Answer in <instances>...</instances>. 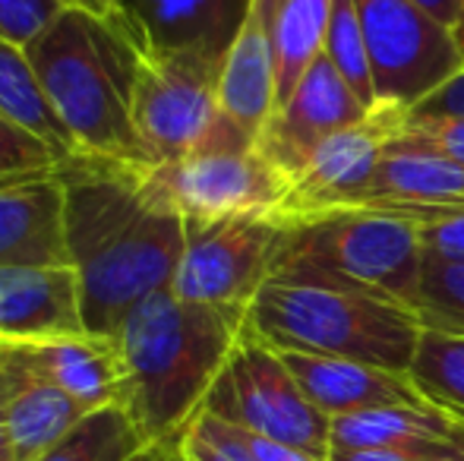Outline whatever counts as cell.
<instances>
[{
  "mask_svg": "<svg viewBox=\"0 0 464 461\" xmlns=\"http://www.w3.org/2000/svg\"><path fill=\"white\" fill-rule=\"evenodd\" d=\"M57 174L82 326L114 339L142 301L174 288L184 256V218L152 197L146 168L73 155Z\"/></svg>",
  "mask_w": 464,
  "mask_h": 461,
  "instance_id": "6da1fadb",
  "label": "cell"
},
{
  "mask_svg": "<svg viewBox=\"0 0 464 461\" xmlns=\"http://www.w3.org/2000/svg\"><path fill=\"white\" fill-rule=\"evenodd\" d=\"M246 326V307L180 301L161 291L117 329L123 360V408L155 449H178L206 408L215 379Z\"/></svg>",
  "mask_w": 464,
  "mask_h": 461,
  "instance_id": "7a4b0ae2",
  "label": "cell"
},
{
  "mask_svg": "<svg viewBox=\"0 0 464 461\" xmlns=\"http://www.w3.org/2000/svg\"><path fill=\"white\" fill-rule=\"evenodd\" d=\"M25 54L76 155L149 168L133 127L142 51L121 19L67 6Z\"/></svg>",
  "mask_w": 464,
  "mask_h": 461,
  "instance_id": "3957f363",
  "label": "cell"
},
{
  "mask_svg": "<svg viewBox=\"0 0 464 461\" xmlns=\"http://www.w3.org/2000/svg\"><path fill=\"white\" fill-rule=\"evenodd\" d=\"M246 332L276 351L408 373L423 326L414 307L392 297L269 278L246 307Z\"/></svg>",
  "mask_w": 464,
  "mask_h": 461,
  "instance_id": "277c9868",
  "label": "cell"
},
{
  "mask_svg": "<svg viewBox=\"0 0 464 461\" xmlns=\"http://www.w3.org/2000/svg\"><path fill=\"white\" fill-rule=\"evenodd\" d=\"M420 269L417 225L385 212L344 209L285 222L272 278L370 291L414 307Z\"/></svg>",
  "mask_w": 464,
  "mask_h": 461,
  "instance_id": "5b68a950",
  "label": "cell"
},
{
  "mask_svg": "<svg viewBox=\"0 0 464 461\" xmlns=\"http://www.w3.org/2000/svg\"><path fill=\"white\" fill-rule=\"evenodd\" d=\"M202 411L316 461L332 456V418L306 399L278 351L246 332V326Z\"/></svg>",
  "mask_w": 464,
  "mask_h": 461,
  "instance_id": "8992f818",
  "label": "cell"
},
{
  "mask_svg": "<svg viewBox=\"0 0 464 461\" xmlns=\"http://www.w3.org/2000/svg\"><path fill=\"white\" fill-rule=\"evenodd\" d=\"M367 42L376 105L417 111L464 73L455 32L411 0H354Z\"/></svg>",
  "mask_w": 464,
  "mask_h": 461,
  "instance_id": "52a82bcc",
  "label": "cell"
},
{
  "mask_svg": "<svg viewBox=\"0 0 464 461\" xmlns=\"http://www.w3.org/2000/svg\"><path fill=\"white\" fill-rule=\"evenodd\" d=\"M146 187L184 222L276 216L291 190L259 146H206L171 165L146 168Z\"/></svg>",
  "mask_w": 464,
  "mask_h": 461,
  "instance_id": "ba28073f",
  "label": "cell"
},
{
  "mask_svg": "<svg viewBox=\"0 0 464 461\" xmlns=\"http://www.w3.org/2000/svg\"><path fill=\"white\" fill-rule=\"evenodd\" d=\"M221 63L189 51L142 54L133 127L149 168L187 158L218 133L225 123L218 105Z\"/></svg>",
  "mask_w": 464,
  "mask_h": 461,
  "instance_id": "9c48e42d",
  "label": "cell"
},
{
  "mask_svg": "<svg viewBox=\"0 0 464 461\" xmlns=\"http://www.w3.org/2000/svg\"><path fill=\"white\" fill-rule=\"evenodd\" d=\"M281 240L285 222L276 216L184 222V256L171 291L193 303L250 307L276 272Z\"/></svg>",
  "mask_w": 464,
  "mask_h": 461,
  "instance_id": "30bf717a",
  "label": "cell"
},
{
  "mask_svg": "<svg viewBox=\"0 0 464 461\" xmlns=\"http://www.w3.org/2000/svg\"><path fill=\"white\" fill-rule=\"evenodd\" d=\"M404 117V111L376 105L367 120L325 136L313 149L306 165L294 174L287 199L278 212L281 222L351 209L367 193L385 146L401 133Z\"/></svg>",
  "mask_w": 464,
  "mask_h": 461,
  "instance_id": "8fae6325",
  "label": "cell"
},
{
  "mask_svg": "<svg viewBox=\"0 0 464 461\" xmlns=\"http://www.w3.org/2000/svg\"><path fill=\"white\" fill-rule=\"evenodd\" d=\"M351 209L385 212L420 228L446 212L464 209V161L401 127L385 146L367 193Z\"/></svg>",
  "mask_w": 464,
  "mask_h": 461,
  "instance_id": "7c38bea8",
  "label": "cell"
},
{
  "mask_svg": "<svg viewBox=\"0 0 464 461\" xmlns=\"http://www.w3.org/2000/svg\"><path fill=\"white\" fill-rule=\"evenodd\" d=\"M370 111L372 108L357 99V92L344 82V76L323 51L300 76L291 99L266 123L256 146L278 171L287 174V180H294V174L306 165L313 149L325 136L367 120Z\"/></svg>",
  "mask_w": 464,
  "mask_h": 461,
  "instance_id": "4fadbf2b",
  "label": "cell"
},
{
  "mask_svg": "<svg viewBox=\"0 0 464 461\" xmlns=\"http://www.w3.org/2000/svg\"><path fill=\"white\" fill-rule=\"evenodd\" d=\"M256 0H123L114 13L142 54H189L225 61Z\"/></svg>",
  "mask_w": 464,
  "mask_h": 461,
  "instance_id": "5bb4252c",
  "label": "cell"
},
{
  "mask_svg": "<svg viewBox=\"0 0 464 461\" xmlns=\"http://www.w3.org/2000/svg\"><path fill=\"white\" fill-rule=\"evenodd\" d=\"M86 332L73 265H0V341Z\"/></svg>",
  "mask_w": 464,
  "mask_h": 461,
  "instance_id": "9a60e30c",
  "label": "cell"
},
{
  "mask_svg": "<svg viewBox=\"0 0 464 461\" xmlns=\"http://www.w3.org/2000/svg\"><path fill=\"white\" fill-rule=\"evenodd\" d=\"M4 345L29 370L80 401L86 411L123 405V360L117 339L73 332L35 341H4Z\"/></svg>",
  "mask_w": 464,
  "mask_h": 461,
  "instance_id": "2e32d148",
  "label": "cell"
},
{
  "mask_svg": "<svg viewBox=\"0 0 464 461\" xmlns=\"http://www.w3.org/2000/svg\"><path fill=\"white\" fill-rule=\"evenodd\" d=\"M278 354L306 399L332 420L344 414L372 411V408L427 405L411 386L408 373H392V370L342 360V357H316L297 354V351H278Z\"/></svg>",
  "mask_w": 464,
  "mask_h": 461,
  "instance_id": "e0dca14e",
  "label": "cell"
},
{
  "mask_svg": "<svg viewBox=\"0 0 464 461\" xmlns=\"http://www.w3.org/2000/svg\"><path fill=\"white\" fill-rule=\"evenodd\" d=\"M57 171L0 187V265H70Z\"/></svg>",
  "mask_w": 464,
  "mask_h": 461,
  "instance_id": "ac0fdd59",
  "label": "cell"
},
{
  "mask_svg": "<svg viewBox=\"0 0 464 461\" xmlns=\"http://www.w3.org/2000/svg\"><path fill=\"white\" fill-rule=\"evenodd\" d=\"M6 367V443L13 461H38L61 443L82 418L86 408L63 389L29 370L0 341Z\"/></svg>",
  "mask_w": 464,
  "mask_h": 461,
  "instance_id": "d6986e66",
  "label": "cell"
},
{
  "mask_svg": "<svg viewBox=\"0 0 464 461\" xmlns=\"http://www.w3.org/2000/svg\"><path fill=\"white\" fill-rule=\"evenodd\" d=\"M218 105L227 120L237 123L256 142L272 114L278 111L272 38L269 25L256 10L250 13L240 35L234 38L231 51L225 54L218 76Z\"/></svg>",
  "mask_w": 464,
  "mask_h": 461,
  "instance_id": "ffe728a7",
  "label": "cell"
},
{
  "mask_svg": "<svg viewBox=\"0 0 464 461\" xmlns=\"http://www.w3.org/2000/svg\"><path fill=\"white\" fill-rule=\"evenodd\" d=\"M464 449V424L430 405L372 408L332 420V449Z\"/></svg>",
  "mask_w": 464,
  "mask_h": 461,
  "instance_id": "44dd1931",
  "label": "cell"
},
{
  "mask_svg": "<svg viewBox=\"0 0 464 461\" xmlns=\"http://www.w3.org/2000/svg\"><path fill=\"white\" fill-rule=\"evenodd\" d=\"M332 0H285L269 23L272 57H276L278 108L291 99L300 76L325 51Z\"/></svg>",
  "mask_w": 464,
  "mask_h": 461,
  "instance_id": "7402d4cb",
  "label": "cell"
},
{
  "mask_svg": "<svg viewBox=\"0 0 464 461\" xmlns=\"http://www.w3.org/2000/svg\"><path fill=\"white\" fill-rule=\"evenodd\" d=\"M0 114L16 120L19 127L32 130L38 139H44L63 161L73 158V142H70L63 123L57 120L42 82L29 63L25 48L0 38Z\"/></svg>",
  "mask_w": 464,
  "mask_h": 461,
  "instance_id": "603a6c76",
  "label": "cell"
},
{
  "mask_svg": "<svg viewBox=\"0 0 464 461\" xmlns=\"http://www.w3.org/2000/svg\"><path fill=\"white\" fill-rule=\"evenodd\" d=\"M149 449H155V446L146 443L127 408L108 405L89 411L38 461H136Z\"/></svg>",
  "mask_w": 464,
  "mask_h": 461,
  "instance_id": "cb8c5ba5",
  "label": "cell"
},
{
  "mask_svg": "<svg viewBox=\"0 0 464 461\" xmlns=\"http://www.w3.org/2000/svg\"><path fill=\"white\" fill-rule=\"evenodd\" d=\"M408 379L430 408L464 424V339L423 329Z\"/></svg>",
  "mask_w": 464,
  "mask_h": 461,
  "instance_id": "d4e9b609",
  "label": "cell"
},
{
  "mask_svg": "<svg viewBox=\"0 0 464 461\" xmlns=\"http://www.w3.org/2000/svg\"><path fill=\"white\" fill-rule=\"evenodd\" d=\"M414 310L423 329L464 339V263L423 256Z\"/></svg>",
  "mask_w": 464,
  "mask_h": 461,
  "instance_id": "484cf974",
  "label": "cell"
},
{
  "mask_svg": "<svg viewBox=\"0 0 464 461\" xmlns=\"http://www.w3.org/2000/svg\"><path fill=\"white\" fill-rule=\"evenodd\" d=\"M325 57L335 63V70L354 89L357 99L367 108H376L370 54H367V42H363L361 16H357L354 0H332L329 29H325Z\"/></svg>",
  "mask_w": 464,
  "mask_h": 461,
  "instance_id": "4316f807",
  "label": "cell"
},
{
  "mask_svg": "<svg viewBox=\"0 0 464 461\" xmlns=\"http://www.w3.org/2000/svg\"><path fill=\"white\" fill-rule=\"evenodd\" d=\"M63 165V158L38 139L32 130L19 127L6 114H0V187L25 178H42Z\"/></svg>",
  "mask_w": 464,
  "mask_h": 461,
  "instance_id": "83f0119b",
  "label": "cell"
},
{
  "mask_svg": "<svg viewBox=\"0 0 464 461\" xmlns=\"http://www.w3.org/2000/svg\"><path fill=\"white\" fill-rule=\"evenodd\" d=\"M178 452L189 461H259L244 443L237 427L225 424L208 411H199L180 437Z\"/></svg>",
  "mask_w": 464,
  "mask_h": 461,
  "instance_id": "f1b7e54d",
  "label": "cell"
},
{
  "mask_svg": "<svg viewBox=\"0 0 464 461\" xmlns=\"http://www.w3.org/2000/svg\"><path fill=\"white\" fill-rule=\"evenodd\" d=\"M67 6V0H0V38L29 48Z\"/></svg>",
  "mask_w": 464,
  "mask_h": 461,
  "instance_id": "f546056e",
  "label": "cell"
},
{
  "mask_svg": "<svg viewBox=\"0 0 464 461\" xmlns=\"http://www.w3.org/2000/svg\"><path fill=\"white\" fill-rule=\"evenodd\" d=\"M417 234H420L423 256L464 263V209L446 212L442 218L420 225Z\"/></svg>",
  "mask_w": 464,
  "mask_h": 461,
  "instance_id": "4dcf8cb0",
  "label": "cell"
},
{
  "mask_svg": "<svg viewBox=\"0 0 464 461\" xmlns=\"http://www.w3.org/2000/svg\"><path fill=\"white\" fill-rule=\"evenodd\" d=\"M464 458V449H332L329 461H452Z\"/></svg>",
  "mask_w": 464,
  "mask_h": 461,
  "instance_id": "1f68e13d",
  "label": "cell"
},
{
  "mask_svg": "<svg viewBox=\"0 0 464 461\" xmlns=\"http://www.w3.org/2000/svg\"><path fill=\"white\" fill-rule=\"evenodd\" d=\"M411 117H464V73L411 111Z\"/></svg>",
  "mask_w": 464,
  "mask_h": 461,
  "instance_id": "d6a6232c",
  "label": "cell"
},
{
  "mask_svg": "<svg viewBox=\"0 0 464 461\" xmlns=\"http://www.w3.org/2000/svg\"><path fill=\"white\" fill-rule=\"evenodd\" d=\"M414 6H420L430 19H436L440 25H446L449 32L459 29L464 16V0H411Z\"/></svg>",
  "mask_w": 464,
  "mask_h": 461,
  "instance_id": "836d02e7",
  "label": "cell"
},
{
  "mask_svg": "<svg viewBox=\"0 0 464 461\" xmlns=\"http://www.w3.org/2000/svg\"><path fill=\"white\" fill-rule=\"evenodd\" d=\"M0 461H13L10 443H6V367H4V351H0Z\"/></svg>",
  "mask_w": 464,
  "mask_h": 461,
  "instance_id": "e575fe53",
  "label": "cell"
},
{
  "mask_svg": "<svg viewBox=\"0 0 464 461\" xmlns=\"http://www.w3.org/2000/svg\"><path fill=\"white\" fill-rule=\"evenodd\" d=\"M70 6L76 10H89V13H98V16H114L121 10L123 0H67Z\"/></svg>",
  "mask_w": 464,
  "mask_h": 461,
  "instance_id": "d590c367",
  "label": "cell"
},
{
  "mask_svg": "<svg viewBox=\"0 0 464 461\" xmlns=\"http://www.w3.org/2000/svg\"><path fill=\"white\" fill-rule=\"evenodd\" d=\"M281 4H285V0H256V4H253V10H256L259 16L266 19V25H269V23H272V16L278 13V6H281Z\"/></svg>",
  "mask_w": 464,
  "mask_h": 461,
  "instance_id": "8d00e7d4",
  "label": "cell"
},
{
  "mask_svg": "<svg viewBox=\"0 0 464 461\" xmlns=\"http://www.w3.org/2000/svg\"><path fill=\"white\" fill-rule=\"evenodd\" d=\"M136 461H178V449H149Z\"/></svg>",
  "mask_w": 464,
  "mask_h": 461,
  "instance_id": "74e56055",
  "label": "cell"
},
{
  "mask_svg": "<svg viewBox=\"0 0 464 461\" xmlns=\"http://www.w3.org/2000/svg\"><path fill=\"white\" fill-rule=\"evenodd\" d=\"M455 38H459V44H461V54H464V16H461L459 29H455Z\"/></svg>",
  "mask_w": 464,
  "mask_h": 461,
  "instance_id": "f35d334b",
  "label": "cell"
},
{
  "mask_svg": "<svg viewBox=\"0 0 464 461\" xmlns=\"http://www.w3.org/2000/svg\"><path fill=\"white\" fill-rule=\"evenodd\" d=\"M178 461H189V458H184V456H180V452H178Z\"/></svg>",
  "mask_w": 464,
  "mask_h": 461,
  "instance_id": "ab89813d",
  "label": "cell"
},
{
  "mask_svg": "<svg viewBox=\"0 0 464 461\" xmlns=\"http://www.w3.org/2000/svg\"><path fill=\"white\" fill-rule=\"evenodd\" d=\"M452 461H464V458H452Z\"/></svg>",
  "mask_w": 464,
  "mask_h": 461,
  "instance_id": "60d3db41",
  "label": "cell"
}]
</instances>
